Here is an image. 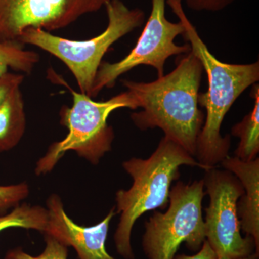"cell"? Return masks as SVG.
Returning a JSON list of instances; mask_svg holds the SVG:
<instances>
[{"label":"cell","instance_id":"1","mask_svg":"<svg viewBox=\"0 0 259 259\" xmlns=\"http://www.w3.org/2000/svg\"><path fill=\"white\" fill-rule=\"evenodd\" d=\"M203 66L192 51L185 54L171 72L151 82L122 80L138 109L131 114L134 125L141 130L161 129L165 137L195 157L197 139L204 125L198 97Z\"/></svg>","mask_w":259,"mask_h":259},{"label":"cell","instance_id":"2","mask_svg":"<svg viewBox=\"0 0 259 259\" xmlns=\"http://www.w3.org/2000/svg\"><path fill=\"white\" fill-rule=\"evenodd\" d=\"M166 3L183 25L185 32L182 36L202 63L208 79L207 93L199 94L198 104L206 109V117L197 139L195 154L196 160L205 171L229 156L231 136L223 137L221 126L225 116L237 99L249 87L258 82L259 63L233 64L218 60L187 18L182 0H166Z\"/></svg>","mask_w":259,"mask_h":259},{"label":"cell","instance_id":"3","mask_svg":"<svg viewBox=\"0 0 259 259\" xmlns=\"http://www.w3.org/2000/svg\"><path fill=\"white\" fill-rule=\"evenodd\" d=\"M184 165L203 169L194 156L165 136L146 159L132 158L122 163L134 181L131 188L117 191L115 197L116 213L120 218L114 238L117 252L124 258H134L131 238L135 223L148 211L167 207L172 182L178 180Z\"/></svg>","mask_w":259,"mask_h":259},{"label":"cell","instance_id":"4","mask_svg":"<svg viewBox=\"0 0 259 259\" xmlns=\"http://www.w3.org/2000/svg\"><path fill=\"white\" fill-rule=\"evenodd\" d=\"M72 94L73 105L61 109V124L69 131L67 136L54 143L35 167L37 175L54 169L66 152L74 151L80 157L96 165L112 150L115 139L113 128L107 123L112 112L122 108L138 109L137 102L128 91L119 94L107 101L96 102L86 94L77 93L64 80L58 79Z\"/></svg>","mask_w":259,"mask_h":259},{"label":"cell","instance_id":"5","mask_svg":"<svg viewBox=\"0 0 259 259\" xmlns=\"http://www.w3.org/2000/svg\"><path fill=\"white\" fill-rule=\"evenodd\" d=\"M108 25L102 33L86 40H74L53 35L40 28H28L19 42L34 46L62 61L74 76L80 93L91 97L92 90L104 56L121 37L139 28L145 13L130 9L121 0H110L105 5Z\"/></svg>","mask_w":259,"mask_h":259},{"label":"cell","instance_id":"6","mask_svg":"<svg viewBox=\"0 0 259 259\" xmlns=\"http://www.w3.org/2000/svg\"><path fill=\"white\" fill-rule=\"evenodd\" d=\"M204 188L203 180L172 187L166 212H155L145 223L143 247L148 259H174L183 243L190 250L200 249L206 240Z\"/></svg>","mask_w":259,"mask_h":259},{"label":"cell","instance_id":"7","mask_svg":"<svg viewBox=\"0 0 259 259\" xmlns=\"http://www.w3.org/2000/svg\"><path fill=\"white\" fill-rule=\"evenodd\" d=\"M151 14L137 44L128 55L115 63L102 62L97 71L91 98L105 88H112L120 76L141 65L150 66L157 71L158 78L164 75L168 58L185 55L191 51L190 44L179 46L175 40L185 32L180 23H172L166 17V0H151Z\"/></svg>","mask_w":259,"mask_h":259},{"label":"cell","instance_id":"8","mask_svg":"<svg viewBox=\"0 0 259 259\" xmlns=\"http://www.w3.org/2000/svg\"><path fill=\"white\" fill-rule=\"evenodd\" d=\"M203 179L209 205L205 209L206 241L218 258H241L253 253L251 236L243 238L238 214V202L244 193L243 186L231 172L215 167L205 170Z\"/></svg>","mask_w":259,"mask_h":259},{"label":"cell","instance_id":"9","mask_svg":"<svg viewBox=\"0 0 259 259\" xmlns=\"http://www.w3.org/2000/svg\"><path fill=\"white\" fill-rule=\"evenodd\" d=\"M110 0H0V40L19 42L28 28L48 32L66 28L96 13Z\"/></svg>","mask_w":259,"mask_h":259},{"label":"cell","instance_id":"10","mask_svg":"<svg viewBox=\"0 0 259 259\" xmlns=\"http://www.w3.org/2000/svg\"><path fill=\"white\" fill-rule=\"evenodd\" d=\"M47 206V227L44 234L50 235L66 246L73 247L80 259H116L105 248L110 221L116 214L115 207L96 226L83 227L66 214L57 194L49 197Z\"/></svg>","mask_w":259,"mask_h":259},{"label":"cell","instance_id":"11","mask_svg":"<svg viewBox=\"0 0 259 259\" xmlns=\"http://www.w3.org/2000/svg\"><path fill=\"white\" fill-rule=\"evenodd\" d=\"M221 164L231 172L243 186L244 193L238 202L241 229L254 239L256 253L259 249V159L243 161L228 156Z\"/></svg>","mask_w":259,"mask_h":259},{"label":"cell","instance_id":"12","mask_svg":"<svg viewBox=\"0 0 259 259\" xmlns=\"http://www.w3.org/2000/svg\"><path fill=\"white\" fill-rule=\"evenodd\" d=\"M25 128V103L18 88L0 105V153L14 148L23 139Z\"/></svg>","mask_w":259,"mask_h":259},{"label":"cell","instance_id":"13","mask_svg":"<svg viewBox=\"0 0 259 259\" xmlns=\"http://www.w3.org/2000/svg\"><path fill=\"white\" fill-rule=\"evenodd\" d=\"M251 97L254 105L249 113L240 122L233 125L231 134L240 139L236 150V157L243 161H250L256 158L259 152V87L253 84Z\"/></svg>","mask_w":259,"mask_h":259},{"label":"cell","instance_id":"14","mask_svg":"<svg viewBox=\"0 0 259 259\" xmlns=\"http://www.w3.org/2000/svg\"><path fill=\"white\" fill-rule=\"evenodd\" d=\"M39 61L37 53L25 50L20 42L0 40V76L9 72V69L30 74Z\"/></svg>","mask_w":259,"mask_h":259},{"label":"cell","instance_id":"15","mask_svg":"<svg viewBox=\"0 0 259 259\" xmlns=\"http://www.w3.org/2000/svg\"><path fill=\"white\" fill-rule=\"evenodd\" d=\"M47 221V208L38 205L19 204L8 214L0 215V232L7 228H23L44 233Z\"/></svg>","mask_w":259,"mask_h":259},{"label":"cell","instance_id":"16","mask_svg":"<svg viewBox=\"0 0 259 259\" xmlns=\"http://www.w3.org/2000/svg\"><path fill=\"white\" fill-rule=\"evenodd\" d=\"M45 235L46 248L37 256H32L22 248L12 249L7 253L5 259H67L68 247L58 241L50 235Z\"/></svg>","mask_w":259,"mask_h":259},{"label":"cell","instance_id":"17","mask_svg":"<svg viewBox=\"0 0 259 259\" xmlns=\"http://www.w3.org/2000/svg\"><path fill=\"white\" fill-rule=\"evenodd\" d=\"M30 189L26 183L0 186V215L7 214L28 197Z\"/></svg>","mask_w":259,"mask_h":259},{"label":"cell","instance_id":"18","mask_svg":"<svg viewBox=\"0 0 259 259\" xmlns=\"http://www.w3.org/2000/svg\"><path fill=\"white\" fill-rule=\"evenodd\" d=\"M194 11L219 12L231 5L235 0H182Z\"/></svg>","mask_w":259,"mask_h":259},{"label":"cell","instance_id":"19","mask_svg":"<svg viewBox=\"0 0 259 259\" xmlns=\"http://www.w3.org/2000/svg\"><path fill=\"white\" fill-rule=\"evenodd\" d=\"M24 78V75L20 73L8 72L0 76V105L15 89L20 88Z\"/></svg>","mask_w":259,"mask_h":259},{"label":"cell","instance_id":"20","mask_svg":"<svg viewBox=\"0 0 259 259\" xmlns=\"http://www.w3.org/2000/svg\"><path fill=\"white\" fill-rule=\"evenodd\" d=\"M174 259H218V257L215 252L211 248L208 242L205 240L197 254L192 256L185 254L178 255L175 256Z\"/></svg>","mask_w":259,"mask_h":259},{"label":"cell","instance_id":"21","mask_svg":"<svg viewBox=\"0 0 259 259\" xmlns=\"http://www.w3.org/2000/svg\"><path fill=\"white\" fill-rule=\"evenodd\" d=\"M218 259H233V258H227V257L222 256L220 257V258H218ZM236 259H258V253H254V254H253L252 253L251 255H248V256L244 257V258H236Z\"/></svg>","mask_w":259,"mask_h":259}]
</instances>
